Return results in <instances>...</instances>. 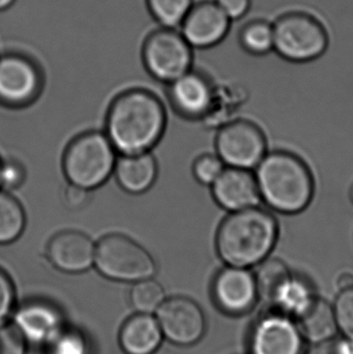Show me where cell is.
Returning a JSON list of instances; mask_svg holds the SVG:
<instances>
[{
    "mask_svg": "<svg viewBox=\"0 0 353 354\" xmlns=\"http://www.w3.org/2000/svg\"><path fill=\"white\" fill-rule=\"evenodd\" d=\"M167 115L162 102L144 89L118 95L106 118V133L120 155L147 153L165 132Z\"/></svg>",
    "mask_w": 353,
    "mask_h": 354,
    "instance_id": "cell-1",
    "label": "cell"
},
{
    "mask_svg": "<svg viewBox=\"0 0 353 354\" xmlns=\"http://www.w3.org/2000/svg\"><path fill=\"white\" fill-rule=\"evenodd\" d=\"M279 235V222L269 208L229 212L218 227L216 251L226 266L254 268L269 257Z\"/></svg>",
    "mask_w": 353,
    "mask_h": 354,
    "instance_id": "cell-2",
    "label": "cell"
},
{
    "mask_svg": "<svg viewBox=\"0 0 353 354\" xmlns=\"http://www.w3.org/2000/svg\"><path fill=\"white\" fill-rule=\"evenodd\" d=\"M254 174L261 202L273 212L294 216L305 212L314 199L312 170L292 151H269Z\"/></svg>",
    "mask_w": 353,
    "mask_h": 354,
    "instance_id": "cell-3",
    "label": "cell"
},
{
    "mask_svg": "<svg viewBox=\"0 0 353 354\" xmlns=\"http://www.w3.org/2000/svg\"><path fill=\"white\" fill-rule=\"evenodd\" d=\"M274 23L275 49L292 64H309L323 57L330 46V33L321 19L306 10H292Z\"/></svg>",
    "mask_w": 353,
    "mask_h": 354,
    "instance_id": "cell-4",
    "label": "cell"
},
{
    "mask_svg": "<svg viewBox=\"0 0 353 354\" xmlns=\"http://www.w3.org/2000/svg\"><path fill=\"white\" fill-rule=\"evenodd\" d=\"M116 161L117 151L107 135L87 132L66 147L62 167L68 183L93 191L113 174Z\"/></svg>",
    "mask_w": 353,
    "mask_h": 354,
    "instance_id": "cell-5",
    "label": "cell"
},
{
    "mask_svg": "<svg viewBox=\"0 0 353 354\" xmlns=\"http://www.w3.org/2000/svg\"><path fill=\"white\" fill-rule=\"evenodd\" d=\"M95 266L105 278L120 282H139L157 272L151 253L122 234L106 235L95 243Z\"/></svg>",
    "mask_w": 353,
    "mask_h": 354,
    "instance_id": "cell-6",
    "label": "cell"
},
{
    "mask_svg": "<svg viewBox=\"0 0 353 354\" xmlns=\"http://www.w3.org/2000/svg\"><path fill=\"white\" fill-rule=\"evenodd\" d=\"M142 59L151 76L170 84L192 70L193 48L178 28L160 27L145 39Z\"/></svg>",
    "mask_w": 353,
    "mask_h": 354,
    "instance_id": "cell-7",
    "label": "cell"
},
{
    "mask_svg": "<svg viewBox=\"0 0 353 354\" xmlns=\"http://www.w3.org/2000/svg\"><path fill=\"white\" fill-rule=\"evenodd\" d=\"M216 153L226 167L252 170L269 153L263 129L248 120H232L218 129Z\"/></svg>",
    "mask_w": 353,
    "mask_h": 354,
    "instance_id": "cell-8",
    "label": "cell"
},
{
    "mask_svg": "<svg viewBox=\"0 0 353 354\" xmlns=\"http://www.w3.org/2000/svg\"><path fill=\"white\" fill-rule=\"evenodd\" d=\"M43 77L37 64L22 54L0 57V103L22 107L35 101L41 93Z\"/></svg>",
    "mask_w": 353,
    "mask_h": 354,
    "instance_id": "cell-9",
    "label": "cell"
},
{
    "mask_svg": "<svg viewBox=\"0 0 353 354\" xmlns=\"http://www.w3.org/2000/svg\"><path fill=\"white\" fill-rule=\"evenodd\" d=\"M304 337L292 316L273 311L261 316L250 337L251 354H304Z\"/></svg>",
    "mask_w": 353,
    "mask_h": 354,
    "instance_id": "cell-10",
    "label": "cell"
},
{
    "mask_svg": "<svg viewBox=\"0 0 353 354\" xmlns=\"http://www.w3.org/2000/svg\"><path fill=\"white\" fill-rule=\"evenodd\" d=\"M157 320L164 337L174 344L193 345L204 335V314L195 301L187 297L165 299L158 309Z\"/></svg>",
    "mask_w": 353,
    "mask_h": 354,
    "instance_id": "cell-11",
    "label": "cell"
},
{
    "mask_svg": "<svg viewBox=\"0 0 353 354\" xmlns=\"http://www.w3.org/2000/svg\"><path fill=\"white\" fill-rule=\"evenodd\" d=\"M232 23L215 0H202L195 2L180 31L193 49H211L225 41Z\"/></svg>",
    "mask_w": 353,
    "mask_h": 354,
    "instance_id": "cell-12",
    "label": "cell"
},
{
    "mask_svg": "<svg viewBox=\"0 0 353 354\" xmlns=\"http://www.w3.org/2000/svg\"><path fill=\"white\" fill-rule=\"evenodd\" d=\"M216 303L222 311L231 315H242L254 307L258 299L255 276L250 268L226 266L213 284Z\"/></svg>",
    "mask_w": 353,
    "mask_h": 354,
    "instance_id": "cell-13",
    "label": "cell"
},
{
    "mask_svg": "<svg viewBox=\"0 0 353 354\" xmlns=\"http://www.w3.org/2000/svg\"><path fill=\"white\" fill-rule=\"evenodd\" d=\"M211 189L216 203L228 214L261 203L258 185L252 170L226 167Z\"/></svg>",
    "mask_w": 353,
    "mask_h": 354,
    "instance_id": "cell-14",
    "label": "cell"
},
{
    "mask_svg": "<svg viewBox=\"0 0 353 354\" xmlns=\"http://www.w3.org/2000/svg\"><path fill=\"white\" fill-rule=\"evenodd\" d=\"M12 324L27 343L35 345L51 344L64 330L59 310L45 301L23 304L14 312Z\"/></svg>",
    "mask_w": 353,
    "mask_h": 354,
    "instance_id": "cell-15",
    "label": "cell"
},
{
    "mask_svg": "<svg viewBox=\"0 0 353 354\" xmlns=\"http://www.w3.org/2000/svg\"><path fill=\"white\" fill-rule=\"evenodd\" d=\"M47 253L57 270L79 274L86 272L95 264V243L84 233L62 231L50 239Z\"/></svg>",
    "mask_w": 353,
    "mask_h": 354,
    "instance_id": "cell-16",
    "label": "cell"
},
{
    "mask_svg": "<svg viewBox=\"0 0 353 354\" xmlns=\"http://www.w3.org/2000/svg\"><path fill=\"white\" fill-rule=\"evenodd\" d=\"M173 107L184 118L202 120L215 97L216 86L202 73L190 72L170 83Z\"/></svg>",
    "mask_w": 353,
    "mask_h": 354,
    "instance_id": "cell-17",
    "label": "cell"
},
{
    "mask_svg": "<svg viewBox=\"0 0 353 354\" xmlns=\"http://www.w3.org/2000/svg\"><path fill=\"white\" fill-rule=\"evenodd\" d=\"M294 319L305 340L314 344L333 339L338 330L334 308L315 295L298 310Z\"/></svg>",
    "mask_w": 353,
    "mask_h": 354,
    "instance_id": "cell-18",
    "label": "cell"
},
{
    "mask_svg": "<svg viewBox=\"0 0 353 354\" xmlns=\"http://www.w3.org/2000/svg\"><path fill=\"white\" fill-rule=\"evenodd\" d=\"M113 176L126 193L133 195L145 193L157 179V160L149 151L120 155L116 161Z\"/></svg>",
    "mask_w": 353,
    "mask_h": 354,
    "instance_id": "cell-19",
    "label": "cell"
},
{
    "mask_svg": "<svg viewBox=\"0 0 353 354\" xmlns=\"http://www.w3.org/2000/svg\"><path fill=\"white\" fill-rule=\"evenodd\" d=\"M163 337L157 318L138 313L122 326L120 344L126 354H153L161 346Z\"/></svg>",
    "mask_w": 353,
    "mask_h": 354,
    "instance_id": "cell-20",
    "label": "cell"
},
{
    "mask_svg": "<svg viewBox=\"0 0 353 354\" xmlns=\"http://www.w3.org/2000/svg\"><path fill=\"white\" fill-rule=\"evenodd\" d=\"M254 276L259 297L277 305L294 274L283 260L269 257L257 266Z\"/></svg>",
    "mask_w": 353,
    "mask_h": 354,
    "instance_id": "cell-21",
    "label": "cell"
},
{
    "mask_svg": "<svg viewBox=\"0 0 353 354\" xmlns=\"http://www.w3.org/2000/svg\"><path fill=\"white\" fill-rule=\"evenodd\" d=\"M238 44L246 53L252 56H265L275 49V30L273 21L253 19L240 27Z\"/></svg>",
    "mask_w": 353,
    "mask_h": 354,
    "instance_id": "cell-22",
    "label": "cell"
},
{
    "mask_svg": "<svg viewBox=\"0 0 353 354\" xmlns=\"http://www.w3.org/2000/svg\"><path fill=\"white\" fill-rule=\"evenodd\" d=\"M26 214L20 202L0 189V245H10L24 232Z\"/></svg>",
    "mask_w": 353,
    "mask_h": 354,
    "instance_id": "cell-23",
    "label": "cell"
},
{
    "mask_svg": "<svg viewBox=\"0 0 353 354\" xmlns=\"http://www.w3.org/2000/svg\"><path fill=\"white\" fill-rule=\"evenodd\" d=\"M244 93H236V91H229V88L216 86L215 97L209 111L202 118L203 122L211 128H221L224 124L231 122L230 118L244 104Z\"/></svg>",
    "mask_w": 353,
    "mask_h": 354,
    "instance_id": "cell-24",
    "label": "cell"
},
{
    "mask_svg": "<svg viewBox=\"0 0 353 354\" xmlns=\"http://www.w3.org/2000/svg\"><path fill=\"white\" fill-rule=\"evenodd\" d=\"M194 3L195 0H146L151 17L167 28L180 27Z\"/></svg>",
    "mask_w": 353,
    "mask_h": 354,
    "instance_id": "cell-25",
    "label": "cell"
},
{
    "mask_svg": "<svg viewBox=\"0 0 353 354\" xmlns=\"http://www.w3.org/2000/svg\"><path fill=\"white\" fill-rule=\"evenodd\" d=\"M131 303L139 313L151 314L157 312L165 301L163 287L153 278L134 283L130 293Z\"/></svg>",
    "mask_w": 353,
    "mask_h": 354,
    "instance_id": "cell-26",
    "label": "cell"
},
{
    "mask_svg": "<svg viewBox=\"0 0 353 354\" xmlns=\"http://www.w3.org/2000/svg\"><path fill=\"white\" fill-rule=\"evenodd\" d=\"M226 166L217 153H204L193 164V176L200 185L211 187L225 170Z\"/></svg>",
    "mask_w": 353,
    "mask_h": 354,
    "instance_id": "cell-27",
    "label": "cell"
},
{
    "mask_svg": "<svg viewBox=\"0 0 353 354\" xmlns=\"http://www.w3.org/2000/svg\"><path fill=\"white\" fill-rule=\"evenodd\" d=\"M50 354H88L86 338L78 330H64L50 344Z\"/></svg>",
    "mask_w": 353,
    "mask_h": 354,
    "instance_id": "cell-28",
    "label": "cell"
},
{
    "mask_svg": "<svg viewBox=\"0 0 353 354\" xmlns=\"http://www.w3.org/2000/svg\"><path fill=\"white\" fill-rule=\"evenodd\" d=\"M334 311L338 328L343 333L346 339L353 342V287L340 291Z\"/></svg>",
    "mask_w": 353,
    "mask_h": 354,
    "instance_id": "cell-29",
    "label": "cell"
},
{
    "mask_svg": "<svg viewBox=\"0 0 353 354\" xmlns=\"http://www.w3.org/2000/svg\"><path fill=\"white\" fill-rule=\"evenodd\" d=\"M26 344L14 324H0V354H26Z\"/></svg>",
    "mask_w": 353,
    "mask_h": 354,
    "instance_id": "cell-30",
    "label": "cell"
},
{
    "mask_svg": "<svg viewBox=\"0 0 353 354\" xmlns=\"http://www.w3.org/2000/svg\"><path fill=\"white\" fill-rule=\"evenodd\" d=\"M26 171L24 166L16 160L1 162L0 166V189L12 191L24 183Z\"/></svg>",
    "mask_w": 353,
    "mask_h": 354,
    "instance_id": "cell-31",
    "label": "cell"
},
{
    "mask_svg": "<svg viewBox=\"0 0 353 354\" xmlns=\"http://www.w3.org/2000/svg\"><path fill=\"white\" fill-rule=\"evenodd\" d=\"M15 287L8 274L0 268V324H6L8 316L14 311Z\"/></svg>",
    "mask_w": 353,
    "mask_h": 354,
    "instance_id": "cell-32",
    "label": "cell"
},
{
    "mask_svg": "<svg viewBox=\"0 0 353 354\" xmlns=\"http://www.w3.org/2000/svg\"><path fill=\"white\" fill-rule=\"evenodd\" d=\"M91 192L74 183H68L62 191V201L70 209H80L90 200Z\"/></svg>",
    "mask_w": 353,
    "mask_h": 354,
    "instance_id": "cell-33",
    "label": "cell"
},
{
    "mask_svg": "<svg viewBox=\"0 0 353 354\" xmlns=\"http://www.w3.org/2000/svg\"><path fill=\"white\" fill-rule=\"evenodd\" d=\"M215 1L232 22L245 18L250 12L253 4V0H215Z\"/></svg>",
    "mask_w": 353,
    "mask_h": 354,
    "instance_id": "cell-34",
    "label": "cell"
},
{
    "mask_svg": "<svg viewBox=\"0 0 353 354\" xmlns=\"http://www.w3.org/2000/svg\"><path fill=\"white\" fill-rule=\"evenodd\" d=\"M307 354H353V342L348 339H330L315 344Z\"/></svg>",
    "mask_w": 353,
    "mask_h": 354,
    "instance_id": "cell-35",
    "label": "cell"
},
{
    "mask_svg": "<svg viewBox=\"0 0 353 354\" xmlns=\"http://www.w3.org/2000/svg\"><path fill=\"white\" fill-rule=\"evenodd\" d=\"M338 289L340 291L347 290L353 287V274L350 272H343L338 276L336 281Z\"/></svg>",
    "mask_w": 353,
    "mask_h": 354,
    "instance_id": "cell-36",
    "label": "cell"
},
{
    "mask_svg": "<svg viewBox=\"0 0 353 354\" xmlns=\"http://www.w3.org/2000/svg\"><path fill=\"white\" fill-rule=\"evenodd\" d=\"M15 2L16 0H0V10H8Z\"/></svg>",
    "mask_w": 353,
    "mask_h": 354,
    "instance_id": "cell-37",
    "label": "cell"
},
{
    "mask_svg": "<svg viewBox=\"0 0 353 354\" xmlns=\"http://www.w3.org/2000/svg\"><path fill=\"white\" fill-rule=\"evenodd\" d=\"M350 200H352V202L353 203V185H352V189H350Z\"/></svg>",
    "mask_w": 353,
    "mask_h": 354,
    "instance_id": "cell-38",
    "label": "cell"
},
{
    "mask_svg": "<svg viewBox=\"0 0 353 354\" xmlns=\"http://www.w3.org/2000/svg\"><path fill=\"white\" fill-rule=\"evenodd\" d=\"M1 162H2L1 160H0V166H1Z\"/></svg>",
    "mask_w": 353,
    "mask_h": 354,
    "instance_id": "cell-39",
    "label": "cell"
}]
</instances>
